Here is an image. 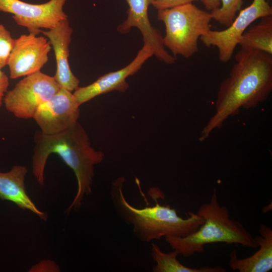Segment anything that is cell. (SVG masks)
<instances>
[{"instance_id":"obj_1","label":"cell","mask_w":272,"mask_h":272,"mask_svg":"<svg viewBox=\"0 0 272 272\" xmlns=\"http://www.w3.org/2000/svg\"><path fill=\"white\" fill-rule=\"evenodd\" d=\"M229 76L220 84L216 111L203 128L199 140L222 127L230 116L242 108H255L267 99L272 91V54L251 48H240Z\"/></svg>"},{"instance_id":"obj_13","label":"cell","mask_w":272,"mask_h":272,"mask_svg":"<svg viewBox=\"0 0 272 272\" xmlns=\"http://www.w3.org/2000/svg\"><path fill=\"white\" fill-rule=\"evenodd\" d=\"M27 172V168L21 165H15L8 172H0V198L11 201L46 221L47 214L36 207L26 191L25 178Z\"/></svg>"},{"instance_id":"obj_5","label":"cell","mask_w":272,"mask_h":272,"mask_svg":"<svg viewBox=\"0 0 272 272\" xmlns=\"http://www.w3.org/2000/svg\"><path fill=\"white\" fill-rule=\"evenodd\" d=\"M157 18L165 25L164 46L174 56L188 58L198 51V40L211 30L212 16L191 3L158 10Z\"/></svg>"},{"instance_id":"obj_10","label":"cell","mask_w":272,"mask_h":272,"mask_svg":"<svg viewBox=\"0 0 272 272\" xmlns=\"http://www.w3.org/2000/svg\"><path fill=\"white\" fill-rule=\"evenodd\" d=\"M51 48L46 37L35 34H22L15 39L7 64L10 77L15 79L40 71L48 61Z\"/></svg>"},{"instance_id":"obj_3","label":"cell","mask_w":272,"mask_h":272,"mask_svg":"<svg viewBox=\"0 0 272 272\" xmlns=\"http://www.w3.org/2000/svg\"><path fill=\"white\" fill-rule=\"evenodd\" d=\"M123 178L112 183L110 190L111 201L116 214L125 223L132 226L136 237L144 242L160 240L163 237H184L196 230L204 222L199 214L188 212V217H180L170 205H155L142 209L135 208L126 200L123 192Z\"/></svg>"},{"instance_id":"obj_22","label":"cell","mask_w":272,"mask_h":272,"mask_svg":"<svg viewBox=\"0 0 272 272\" xmlns=\"http://www.w3.org/2000/svg\"><path fill=\"white\" fill-rule=\"evenodd\" d=\"M206 9L210 12L218 9L221 6L220 0H200Z\"/></svg>"},{"instance_id":"obj_15","label":"cell","mask_w":272,"mask_h":272,"mask_svg":"<svg viewBox=\"0 0 272 272\" xmlns=\"http://www.w3.org/2000/svg\"><path fill=\"white\" fill-rule=\"evenodd\" d=\"M241 48H251L272 54V15L260 18L242 34L239 44Z\"/></svg>"},{"instance_id":"obj_4","label":"cell","mask_w":272,"mask_h":272,"mask_svg":"<svg viewBox=\"0 0 272 272\" xmlns=\"http://www.w3.org/2000/svg\"><path fill=\"white\" fill-rule=\"evenodd\" d=\"M197 213L203 218L204 222L196 230L184 237H165L178 255L190 257L202 253L205 245L214 243L238 244L252 248L258 247L255 237L239 222L231 219L228 209L220 204L215 190L210 201L201 205Z\"/></svg>"},{"instance_id":"obj_6","label":"cell","mask_w":272,"mask_h":272,"mask_svg":"<svg viewBox=\"0 0 272 272\" xmlns=\"http://www.w3.org/2000/svg\"><path fill=\"white\" fill-rule=\"evenodd\" d=\"M60 87L54 77L41 71L25 76L4 97L7 110L16 117L33 118L37 108L49 100Z\"/></svg>"},{"instance_id":"obj_20","label":"cell","mask_w":272,"mask_h":272,"mask_svg":"<svg viewBox=\"0 0 272 272\" xmlns=\"http://www.w3.org/2000/svg\"><path fill=\"white\" fill-rule=\"evenodd\" d=\"M196 0H150V5L157 10L172 8L184 4L191 3Z\"/></svg>"},{"instance_id":"obj_14","label":"cell","mask_w":272,"mask_h":272,"mask_svg":"<svg viewBox=\"0 0 272 272\" xmlns=\"http://www.w3.org/2000/svg\"><path fill=\"white\" fill-rule=\"evenodd\" d=\"M259 236L255 237L259 249L249 257L240 259L236 249L229 254V265L239 272H268L272 269V229L260 225Z\"/></svg>"},{"instance_id":"obj_21","label":"cell","mask_w":272,"mask_h":272,"mask_svg":"<svg viewBox=\"0 0 272 272\" xmlns=\"http://www.w3.org/2000/svg\"><path fill=\"white\" fill-rule=\"evenodd\" d=\"M9 85V78L0 69V108L4 102V99Z\"/></svg>"},{"instance_id":"obj_9","label":"cell","mask_w":272,"mask_h":272,"mask_svg":"<svg viewBox=\"0 0 272 272\" xmlns=\"http://www.w3.org/2000/svg\"><path fill=\"white\" fill-rule=\"evenodd\" d=\"M80 105L72 92L62 88L41 104L33 118L47 135L63 132L75 125L80 117Z\"/></svg>"},{"instance_id":"obj_8","label":"cell","mask_w":272,"mask_h":272,"mask_svg":"<svg viewBox=\"0 0 272 272\" xmlns=\"http://www.w3.org/2000/svg\"><path fill=\"white\" fill-rule=\"evenodd\" d=\"M66 0H50L32 4L21 0H0V11L13 15L17 25L27 28L29 33L39 34L42 29H50L67 19L63 7Z\"/></svg>"},{"instance_id":"obj_19","label":"cell","mask_w":272,"mask_h":272,"mask_svg":"<svg viewBox=\"0 0 272 272\" xmlns=\"http://www.w3.org/2000/svg\"><path fill=\"white\" fill-rule=\"evenodd\" d=\"M11 33L0 23V69L7 65L11 52L14 45Z\"/></svg>"},{"instance_id":"obj_7","label":"cell","mask_w":272,"mask_h":272,"mask_svg":"<svg viewBox=\"0 0 272 272\" xmlns=\"http://www.w3.org/2000/svg\"><path fill=\"white\" fill-rule=\"evenodd\" d=\"M272 15V8L266 0H253L225 30H210L199 40L207 47H216L219 60L228 62L232 58L241 37L250 24L258 19Z\"/></svg>"},{"instance_id":"obj_18","label":"cell","mask_w":272,"mask_h":272,"mask_svg":"<svg viewBox=\"0 0 272 272\" xmlns=\"http://www.w3.org/2000/svg\"><path fill=\"white\" fill-rule=\"evenodd\" d=\"M128 5L127 17L130 20L140 22L148 18L150 0H125Z\"/></svg>"},{"instance_id":"obj_2","label":"cell","mask_w":272,"mask_h":272,"mask_svg":"<svg viewBox=\"0 0 272 272\" xmlns=\"http://www.w3.org/2000/svg\"><path fill=\"white\" fill-rule=\"evenodd\" d=\"M35 146L32 156V171L41 186L44 184V173L49 155L56 154L74 171L77 180L76 194L66 214L79 211L84 197L92 192L94 166L103 161V153L91 146L89 137L78 121L71 128L60 133L47 135L40 131L34 135Z\"/></svg>"},{"instance_id":"obj_17","label":"cell","mask_w":272,"mask_h":272,"mask_svg":"<svg viewBox=\"0 0 272 272\" xmlns=\"http://www.w3.org/2000/svg\"><path fill=\"white\" fill-rule=\"evenodd\" d=\"M220 1V7L210 12L212 19L228 27L233 22L236 13L241 10L243 0Z\"/></svg>"},{"instance_id":"obj_11","label":"cell","mask_w":272,"mask_h":272,"mask_svg":"<svg viewBox=\"0 0 272 272\" xmlns=\"http://www.w3.org/2000/svg\"><path fill=\"white\" fill-rule=\"evenodd\" d=\"M152 56L153 53L151 50L143 46L135 57L126 66L100 77L88 86L78 87L73 93L77 102L80 106L96 96L113 91L125 92L128 88L126 79L135 74Z\"/></svg>"},{"instance_id":"obj_16","label":"cell","mask_w":272,"mask_h":272,"mask_svg":"<svg viewBox=\"0 0 272 272\" xmlns=\"http://www.w3.org/2000/svg\"><path fill=\"white\" fill-rule=\"evenodd\" d=\"M151 255L156 264L153 272H225L226 269L220 266H203L199 268H191L183 265L178 260V253L175 250L169 253L162 251L160 247L153 243Z\"/></svg>"},{"instance_id":"obj_12","label":"cell","mask_w":272,"mask_h":272,"mask_svg":"<svg viewBox=\"0 0 272 272\" xmlns=\"http://www.w3.org/2000/svg\"><path fill=\"white\" fill-rule=\"evenodd\" d=\"M73 30L68 19L59 22L53 28L42 30L41 32L53 48L56 62V70L54 78L60 88L71 92L78 87L79 80L74 75L69 63V46Z\"/></svg>"}]
</instances>
